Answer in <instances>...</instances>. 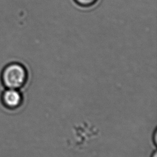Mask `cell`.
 Returning <instances> with one entry per match:
<instances>
[{
    "label": "cell",
    "mask_w": 157,
    "mask_h": 157,
    "mask_svg": "<svg viewBox=\"0 0 157 157\" xmlns=\"http://www.w3.org/2000/svg\"><path fill=\"white\" fill-rule=\"evenodd\" d=\"M98 0H74L79 6L82 7H88L95 4Z\"/></svg>",
    "instance_id": "cell-3"
},
{
    "label": "cell",
    "mask_w": 157,
    "mask_h": 157,
    "mask_svg": "<svg viewBox=\"0 0 157 157\" xmlns=\"http://www.w3.org/2000/svg\"><path fill=\"white\" fill-rule=\"evenodd\" d=\"M151 157H157V153H156V151H155L152 153Z\"/></svg>",
    "instance_id": "cell-5"
},
{
    "label": "cell",
    "mask_w": 157,
    "mask_h": 157,
    "mask_svg": "<svg viewBox=\"0 0 157 157\" xmlns=\"http://www.w3.org/2000/svg\"><path fill=\"white\" fill-rule=\"evenodd\" d=\"M0 98L4 107L10 110L18 109L24 102L23 94L18 89L4 88L1 91Z\"/></svg>",
    "instance_id": "cell-2"
},
{
    "label": "cell",
    "mask_w": 157,
    "mask_h": 157,
    "mask_svg": "<svg viewBox=\"0 0 157 157\" xmlns=\"http://www.w3.org/2000/svg\"><path fill=\"white\" fill-rule=\"evenodd\" d=\"M0 77L4 88L20 90L27 83L28 72L24 64L18 61H12L4 66Z\"/></svg>",
    "instance_id": "cell-1"
},
{
    "label": "cell",
    "mask_w": 157,
    "mask_h": 157,
    "mask_svg": "<svg viewBox=\"0 0 157 157\" xmlns=\"http://www.w3.org/2000/svg\"><path fill=\"white\" fill-rule=\"evenodd\" d=\"M156 141H157V132L156 131H155L153 134V142L155 143V145L156 144Z\"/></svg>",
    "instance_id": "cell-4"
}]
</instances>
